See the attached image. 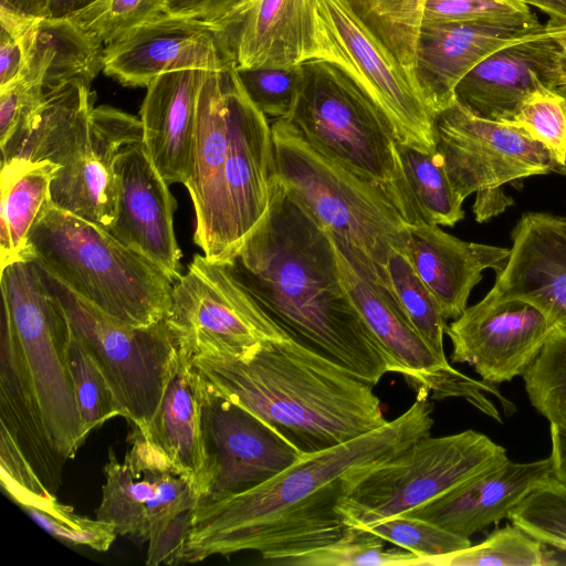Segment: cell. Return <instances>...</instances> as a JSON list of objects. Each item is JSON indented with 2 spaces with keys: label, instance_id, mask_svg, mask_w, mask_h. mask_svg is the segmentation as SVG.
I'll return each instance as SVG.
<instances>
[{
  "label": "cell",
  "instance_id": "obj_23",
  "mask_svg": "<svg viewBox=\"0 0 566 566\" xmlns=\"http://www.w3.org/2000/svg\"><path fill=\"white\" fill-rule=\"evenodd\" d=\"M512 241L486 295L531 303L556 327H566V235L552 214L531 212L516 223Z\"/></svg>",
  "mask_w": 566,
  "mask_h": 566
},
{
  "label": "cell",
  "instance_id": "obj_37",
  "mask_svg": "<svg viewBox=\"0 0 566 566\" xmlns=\"http://www.w3.org/2000/svg\"><path fill=\"white\" fill-rule=\"evenodd\" d=\"M69 358L78 413L88 436L93 429L123 413L95 355L72 327Z\"/></svg>",
  "mask_w": 566,
  "mask_h": 566
},
{
  "label": "cell",
  "instance_id": "obj_19",
  "mask_svg": "<svg viewBox=\"0 0 566 566\" xmlns=\"http://www.w3.org/2000/svg\"><path fill=\"white\" fill-rule=\"evenodd\" d=\"M117 206L107 231L174 283L182 275L181 251L174 231L177 201L143 144L123 148L115 164Z\"/></svg>",
  "mask_w": 566,
  "mask_h": 566
},
{
  "label": "cell",
  "instance_id": "obj_29",
  "mask_svg": "<svg viewBox=\"0 0 566 566\" xmlns=\"http://www.w3.org/2000/svg\"><path fill=\"white\" fill-rule=\"evenodd\" d=\"M142 434L172 467L195 480L198 492L205 469L201 380L179 350L158 409Z\"/></svg>",
  "mask_w": 566,
  "mask_h": 566
},
{
  "label": "cell",
  "instance_id": "obj_3",
  "mask_svg": "<svg viewBox=\"0 0 566 566\" xmlns=\"http://www.w3.org/2000/svg\"><path fill=\"white\" fill-rule=\"evenodd\" d=\"M219 395L253 413L304 454L382 427L371 382L287 337L237 357L190 359Z\"/></svg>",
  "mask_w": 566,
  "mask_h": 566
},
{
  "label": "cell",
  "instance_id": "obj_28",
  "mask_svg": "<svg viewBox=\"0 0 566 566\" xmlns=\"http://www.w3.org/2000/svg\"><path fill=\"white\" fill-rule=\"evenodd\" d=\"M94 101L91 86L77 81L46 93L42 104L0 144L1 164L65 165L88 139Z\"/></svg>",
  "mask_w": 566,
  "mask_h": 566
},
{
  "label": "cell",
  "instance_id": "obj_20",
  "mask_svg": "<svg viewBox=\"0 0 566 566\" xmlns=\"http://www.w3.org/2000/svg\"><path fill=\"white\" fill-rule=\"evenodd\" d=\"M140 143V118L107 105L94 107L86 144L51 181L52 205L107 230L116 216L117 156L123 148Z\"/></svg>",
  "mask_w": 566,
  "mask_h": 566
},
{
  "label": "cell",
  "instance_id": "obj_18",
  "mask_svg": "<svg viewBox=\"0 0 566 566\" xmlns=\"http://www.w3.org/2000/svg\"><path fill=\"white\" fill-rule=\"evenodd\" d=\"M103 53L104 73L133 87H147L174 71H213L233 63L211 24L171 14L128 31Z\"/></svg>",
  "mask_w": 566,
  "mask_h": 566
},
{
  "label": "cell",
  "instance_id": "obj_56",
  "mask_svg": "<svg viewBox=\"0 0 566 566\" xmlns=\"http://www.w3.org/2000/svg\"><path fill=\"white\" fill-rule=\"evenodd\" d=\"M556 40L559 44L557 57V85L566 83V25L558 27Z\"/></svg>",
  "mask_w": 566,
  "mask_h": 566
},
{
  "label": "cell",
  "instance_id": "obj_40",
  "mask_svg": "<svg viewBox=\"0 0 566 566\" xmlns=\"http://www.w3.org/2000/svg\"><path fill=\"white\" fill-rule=\"evenodd\" d=\"M509 518L544 545L566 551V483L552 476L528 493Z\"/></svg>",
  "mask_w": 566,
  "mask_h": 566
},
{
  "label": "cell",
  "instance_id": "obj_27",
  "mask_svg": "<svg viewBox=\"0 0 566 566\" xmlns=\"http://www.w3.org/2000/svg\"><path fill=\"white\" fill-rule=\"evenodd\" d=\"M205 72L165 73L146 87L140 108L142 144L169 185H186L191 176L198 95Z\"/></svg>",
  "mask_w": 566,
  "mask_h": 566
},
{
  "label": "cell",
  "instance_id": "obj_55",
  "mask_svg": "<svg viewBox=\"0 0 566 566\" xmlns=\"http://www.w3.org/2000/svg\"><path fill=\"white\" fill-rule=\"evenodd\" d=\"M548 15V24L553 27L566 25V0H521Z\"/></svg>",
  "mask_w": 566,
  "mask_h": 566
},
{
  "label": "cell",
  "instance_id": "obj_45",
  "mask_svg": "<svg viewBox=\"0 0 566 566\" xmlns=\"http://www.w3.org/2000/svg\"><path fill=\"white\" fill-rule=\"evenodd\" d=\"M510 124L525 129L566 167V103L555 90L530 95Z\"/></svg>",
  "mask_w": 566,
  "mask_h": 566
},
{
  "label": "cell",
  "instance_id": "obj_53",
  "mask_svg": "<svg viewBox=\"0 0 566 566\" xmlns=\"http://www.w3.org/2000/svg\"><path fill=\"white\" fill-rule=\"evenodd\" d=\"M0 11L23 19L46 17V0H0Z\"/></svg>",
  "mask_w": 566,
  "mask_h": 566
},
{
  "label": "cell",
  "instance_id": "obj_21",
  "mask_svg": "<svg viewBox=\"0 0 566 566\" xmlns=\"http://www.w3.org/2000/svg\"><path fill=\"white\" fill-rule=\"evenodd\" d=\"M317 0H244L211 24L237 69L291 67L319 59Z\"/></svg>",
  "mask_w": 566,
  "mask_h": 566
},
{
  "label": "cell",
  "instance_id": "obj_17",
  "mask_svg": "<svg viewBox=\"0 0 566 566\" xmlns=\"http://www.w3.org/2000/svg\"><path fill=\"white\" fill-rule=\"evenodd\" d=\"M229 65L205 72L198 95L191 176L185 185L196 213L193 241L209 260L221 263L232 254L224 184Z\"/></svg>",
  "mask_w": 566,
  "mask_h": 566
},
{
  "label": "cell",
  "instance_id": "obj_58",
  "mask_svg": "<svg viewBox=\"0 0 566 566\" xmlns=\"http://www.w3.org/2000/svg\"><path fill=\"white\" fill-rule=\"evenodd\" d=\"M554 90L565 99L566 103V83L557 85Z\"/></svg>",
  "mask_w": 566,
  "mask_h": 566
},
{
  "label": "cell",
  "instance_id": "obj_5",
  "mask_svg": "<svg viewBox=\"0 0 566 566\" xmlns=\"http://www.w3.org/2000/svg\"><path fill=\"white\" fill-rule=\"evenodd\" d=\"M274 174L377 285L391 286L387 261L405 252L408 226L376 184L310 143L286 119L271 124Z\"/></svg>",
  "mask_w": 566,
  "mask_h": 566
},
{
  "label": "cell",
  "instance_id": "obj_8",
  "mask_svg": "<svg viewBox=\"0 0 566 566\" xmlns=\"http://www.w3.org/2000/svg\"><path fill=\"white\" fill-rule=\"evenodd\" d=\"M506 459L505 448L474 430L428 434L348 475L336 510L348 527L366 528L438 499Z\"/></svg>",
  "mask_w": 566,
  "mask_h": 566
},
{
  "label": "cell",
  "instance_id": "obj_57",
  "mask_svg": "<svg viewBox=\"0 0 566 566\" xmlns=\"http://www.w3.org/2000/svg\"><path fill=\"white\" fill-rule=\"evenodd\" d=\"M552 219L556 227L566 235V217L552 214Z\"/></svg>",
  "mask_w": 566,
  "mask_h": 566
},
{
  "label": "cell",
  "instance_id": "obj_48",
  "mask_svg": "<svg viewBox=\"0 0 566 566\" xmlns=\"http://www.w3.org/2000/svg\"><path fill=\"white\" fill-rule=\"evenodd\" d=\"M193 511L187 509L177 514L147 543V565H177L185 562Z\"/></svg>",
  "mask_w": 566,
  "mask_h": 566
},
{
  "label": "cell",
  "instance_id": "obj_33",
  "mask_svg": "<svg viewBox=\"0 0 566 566\" xmlns=\"http://www.w3.org/2000/svg\"><path fill=\"white\" fill-rule=\"evenodd\" d=\"M386 269L392 291L411 325L434 356L449 365L443 348L447 319L437 298L418 276L403 251L394 250Z\"/></svg>",
  "mask_w": 566,
  "mask_h": 566
},
{
  "label": "cell",
  "instance_id": "obj_31",
  "mask_svg": "<svg viewBox=\"0 0 566 566\" xmlns=\"http://www.w3.org/2000/svg\"><path fill=\"white\" fill-rule=\"evenodd\" d=\"M59 166L50 161L11 160L1 164L0 263L22 260L29 233L50 199Z\"/></svg>",
  "mask_w": 566,
  "mask_h": 566
},
{
  "label": "cell",
  "instance_id": "obj_51",
  "mask_svg": "<svg viewBox=\"0 0 566 566\" xmlns=\"http://www.w3.org/2000/svg\"><path fill=\"white\" fill-rule=\"evenodd\" d=\"M510 205L512 200L501 190V187L479 191L473 205L475 219L480 222L485 221L505 210Z\"/></svg>",
  "mask_w": 566,
  "mask_h": 566
},
{
  "label": "cell",
  "instance_id": "obj_26",
  "mask_svg": "<svg viewBox=\"0 0 566 566\" xmlns=\"http://www.w3.org/2000/svg\"><path fill=\"white\" fill-rule=\"evenodd\" d=\"M405 253L437 298L446 319L458 318L486 269L499 271L510 249L467 242L422 220L408 226Z\"/></svg>",
  "mask_w": 566,
  "mask_h": 566
},
{
  "label": "cell",
  "instance_id": "obj_14",
  "mask_svg": "<svg viewBox=\"0 0 566 566\" xmlns=\"http://www.w3.org/2000/svg\"><path fill=\"white\" fill-rule=\"evenodd\" d=\"M124 460L109 450L96 518L112 524L117 535L148 543L177 514L196 509L195 480L172 467L133 428Z\"/></svg>",
  "mask_w": 566,
  "mask_h": 566
},
{
  "label": "cell",
  "instance_id": "obj_32",
  "mask_svg": "<svg viewBox=\"0 0 566 566\" xmlns=\"http://www.w3.org/2000/svg\"><path fill=\"white\" fill-rule=\"evenodd\" d=\"M398 160L422 221L453 227L463 219V199L454 190L441 157L397 140Z\"/></svg>",
  "mask_w": 566,
  "mask_h": 566
},
{
  "label": "cell",
  "instance_id": "obj_2",
  "mask_svg": "<svg viewBox=\"0 0 566 566\" xmlns=\"http://www.w3.org/2000/svg\"><path fill=\"white\" fill-rule=\"evenodd\" d=\"M224 264L293 340L375 386L388 373L340 279L332 235L275 174L265 218Z\"/></svg>",
  "mask_w": 566,
  "mask_h": 566
},
{
  "label": "cell",
  "instance_id": "obj_43",
  "mask_svg": "<svg viewBox=\"0 0 566 566\" xmlns=\"http://www.w3.org/2000/svg\"><path fill=\"white\" fill-rule=\"evenodd\" d=\"M237 73L250 99L268 118L276 120L290 116L303 83L302 64L237 69Z\"/></svg>",
  "mask_w": 566,
  "mask_h": 566
},
{
  "label": "cell",
  "instance_id": "obj_39",
  "mask_svg": "<svg viewBox=\"0 0 566 566\" xmlns=\"http://www.w3.org/2000/svg\"><path fill=\"white\" fill-rule=\"evenodd\" d=\"M168 14L167 0H97L69 19L93 41L108 44Z\"/></svg>",
  "mask_w": 566,
  "mask_h": 566
},
{
  "label": "cell",
  "instance_id": "obj_52",
  "mask_svg": "<svg viewBox=\"0 0 566 566\" xmlns=\"http://www.w3.org/2000/svg\"><path fill=\"white\" fill-rule=\"evenodd\" d=\"M549 423L553 478L566 483V423Z\"/></svg>",
  "mask_w": 566,
  "mask_h": 566
},
{
  "label": "cell",
  "instance_id": "obj_11",
  "mask_svg": "<svg viewBox=\"0 0 566 566\" xmlns=\"http://www.w3.org/2000/svg\"><path fill=\"white\" fill-rule=\"evenodd\" d=\"M321 60L347 75L392 125L399 143L436 150L434 117L417 83L347 0L316 1Z\"/></svg>",
  "mask_w": 566,
  "mask_h": 566
},
{
  "label": "cell",
  "instance_id": "obj_50",
  "mask_svg": "<svg viewBox=\"0 0 566 566\" xmlns=\"http://www.w3.org/2000/svg\"><path fill=\"white\" fill-rule=\"evenodd\" d=\"M244 0H167L169 14L213 24Z\"/></svg>",
  "mask_w": 566,
  "mask_h": 566
},
{
  "label": "cell",
  "instance_id": "obj_9",
  "mask_svg": "<svg viewBox=\"0 0 566 566\" xmlns=\"http://www.w3.org/2000/svg\"><path fill=\"white\" fill-rule=\"evenodd\" d=\"M38 266L46 285L64 307L72 329L99 363L123 417L145 433L178 357L177 344L165 318L149 326L122 322Z\"/></svg>",
  "mask_w": 566,
  "mask_h": 566
},
{
  "label": "cell",
  "instance_id": "obj_38",
  "mask_svg": "<svg viewBox=\"0 0 566 566\" xmlns=\"http://www.w3.org/2000/svg\"><path fill=\"white\" fill-rule=\"evenodd\" d=\"M532 406L549 422L566 423V327H556L522 375Z\"/></svg>",
  "mask_w": 566,
  "mask_h": 566
},
{
  "label": "cell",
  "instance_id": "obj_24",
  "mask_svg": "<svg viewBox=\"0 0 566 566\" xmlns=\"http://www.w3.org/2000/svg\"><path fill=\"white\" fill-rule=\"evenodd\" d=\"M546 28H518L480 21L421 24L415 78L433 117L454 101L458 83L493 52Z\"/></svg>",
  "mask_w": 566,
  "mask_h": 566
},
{
  "label": "cell",
  "instance_id": "obj_25",
  "mask_svg": "<svg viewBox=\"0 0 566 566\" xmlns=\"http://www.w3.org/2000/svg\"><path fill=\"white\" fill-rule=\"evenodd\" d=\"M552 476L551 457L523 463L506 459L402 515L422 518L470 538L486 526L509 518L528 493Z\"/></svg>",
  "mask_w": 566,
  "mask_h": 566
},
{
  "label": "cell",
  "instance_id": "obj_10",
  "mask_svg": "<svg viewBox=\"0 0 566 566\" xmlns=\"http://www.w3.org/2000/svg\"><path fill=\"white\" fill-rule=\"evenodd\" d=\"M165 321L189 359L237 357L261 343L289 337L224 263L205 254H195L174 283Z\"/></svg>",
  "mask_w": 566,
  "mask_h": 566
},
{
  "label": "cell",
  "instance_id": "obj_36",
  "mask_svg": "<svg viewBox=\"0 0 566 566\" xmlns=\"http://www.w3.org/2000/svg\"><path fill=\"white\" fill-rule=\"evenodd\" d=\"M545 546L513 524L494 531L478 545L430 558L426 566H541L557 564L558 562L551 559Z\"/></svg>",
  "mask_w": 566,
  "mask_h": 566
},
{
  "label": "cell",
  "instance_id": "obj_16",
  "mask_svg": "<svg viewBox=\"0 0 566 566\" xmlns=\"http://www.w3.org/2000/svg\"><path fill=\"white\" fill-rule=\"evenodd\" d=\"M227 106L224 184L232 256L270 209L274 150L269 118L245 93L233 63L227 70Z\"/></svg>",
  "mask_w": 566,
  "mask_h": 566
},
{
  "label": "cell",
  "instance_id": "obj_54",
  "mask_svg": "<svg viewBox=\"0 0 566 566\" xmlns=\"http://www.w3.org/2000/svg\"><path fill=\"white\" fill-rule=\"evenodd\" d=\"M97 0H46V17L50 19H69Z\"/></svg>",
  "mask_w": 566,
  "mask_h": 566
},
{
  "label": "cell",
  "instance_id": "obj_22",
  "mask_svg": "<svg viewBox=\"0 0 566 566\" xmlns=\"http://www.w3.org/2000/svg\"><path fill=\"white\" fill-rule=\"evenodd\" d=\"M558 27L546 28L493 52L476 64L454 90V98L473 115L512 123L523 102L557 86Z\"/></svg>",
  "mask_w": 566,
  "mask_h": 566
},
{
  "label": "cell",
  "instance_id": "obj_7",
  "mask_svg": "<svg viewBox=\"0 0 566 566\" xmlns=\"http://www.w3.org/2000/svg\"><path fill=\"white\" fill-rule=\"evenodd\" d=\"M302 69V87L286 120L317 148L379 186L409 224L420 221L384 112L337 65L316 59Z\"/></svg>",
  "mask_w": 566,
  "mask_h": 566
},
{
  "label": "cell",
  "instance_id": "obj_49",
  "mask_svg": "<svg viewBox=\"0 0 566 566\" xmlns=\"http://www.w3.org/2000/svg\"><path fill=\"white\" fill-rule=\"evenodd\" d=\"M28 21L30 20L0 11V88L21 76L23 70L21 31Z\"/></svg>",
  "mask_w": 566,
  "mask_h": 566
},
{
  "label": "cell",
  "instance_id": "obj_13",
  "mask_svg": "<svg viewBox=\"0 0 566 566\" xmlns=\"http://www.w3.org/2000/svg\"><path fill=\"white\" fill-rule=\"evenodd\" d=\"M200 380L205 469L197 505L250 490L304 455L266 422Z\"/></svg>",
  "mask_w": 566,
  "mask_h": 566
},
{
  "label": "cell",
  "instance_id": "obj_42",
  "mask_svg": "<svg viewBox=\"0 0 566 566\" xmlns=\"http://www.w3.org/2000/svg\"><path fill=\"white\" fill-rule=\"evenodd\" d=\"M480 21L518 28L543 23L521 0H427L421 24Z\"/></svg>",
  "mask_w": 566,
  "mask_h": 566
},
{
  "label": "cell",
  "instance_id": "obj_47",
  "mask_svg": "<svg viewBox=\"0 0 566 566\" xmlns=\"http://www.w3.org/2000/svg\"><path fill=\"white\" fill-rule=\"evenodd\" d=\"M43 88L23 78L0 88V144L44 101Z\"/></svg>",
  "mask_w": 566,
  "mask_h": 566
},
{
  "label": "cell",
  "instance_id": "obj_41",
  "mask_svg": "<svg viewBox=\"0 0 566 566\" xmlns=\"http://www.w3.org/2000/svg\"><path fill=\"white\" fill-rule=\"evenodd\" d=\"M364 530L399 548L409 551L426 566L430 558L448 555L471 546L469 537L447 531L422 518L397 515L379 521Z\"/></svg>",
  "mask_w": 566,
  "mask_h": 566
},
{
  "label": "cell",
  "instance_id": "obj_15",
  "mask_svg": "<svg viewBox=\"0 0 566 566\" xmlns=\"http://www.w3.org/2000/svg\"><path fill=\"white\" fill-rule=\"evenodd\" d=\"M555 328L531 303L485 295L447 326L446 334L453 363L469 364L483 381L500 385L527 370Z\"/></svg>",
  "mask_w": 566,
  "mask_h": 566
},
{
  "label": "cell",
  "instance_id": "obj_6",
  "mask_svg": "<svg viewBox=\"0 0 566 566\" xmlns=\"http://www.w3.org/2000/svg\"><path fill=\"white\" fill-rule=\"evenodd\" d=\"M23 259H32L106 314L134 326L163 321L174 282L105 228L49 199L35 220Z\"/></svg>",
  "mask_w": 566,
  "mask_h": 566
},
{
  "label": "cell",
  "instance_id": "obj_46",
  "mask_svg": "<svg viewBox=\"0 0 566 566\" xmlns=\"http://www.w3.org/2000/svg\"><path fill=\"white\" fill-rule=\"evenodd\" d=\"M0 482L21 509H46L57 500L36 474L8 430L0 426Z\"/></svg>",
  "mask_w": 566,
  "mask_h": 566
},
{
  "label": "cell",
  "instance_id": "obj_1",
  "mask_svg": "<svg viewBox=\"0 0 566 566\" xmlns=\"http://www.w3.org/2000/svg\"><path fill=\"white\" fill-rule=\"evenodd\" d=\"M429 398L427 392H417L415 402L382 427L304 454L250 490L197 505L184 563L256 552L265 564L280 566L287 557L339 539L348 528L336 510L345 479L430 434L433 408Z\"/></svg>",
  "mask_w": 566,
  "mask_h": 566
},
{
  "label": "cell",
  "instance_id": "obj_35",
  "mask_svg": "<svg viewBox=\"0 0 566 566\" xmlns=\"http://www.w3.org/2000/svg\"><path fill=\"white\" fill-rule=\"evenodd\" d=\"M374 533L348 527L337 541L285 558L280 566H421V558L406 549H386Z\"/></svg>",
  "mask_w": 566,
  "mask_h": 566
},
{
  "label": "cell",
  "instance_id": "obj_12",
  "mask_svg": "<svg viewBox=\"0 0 566 566\" xmlns=\"http://www.w3.org/2000/svg\"><path fill=\"white\" fill-rule=\"evenodd\" d=\"M436 151L464 200L524 177L566 176L552 153L522 127L478 117L453 102L434 116Z\"/></svg>",
  "mask_w": 566,
  "mask_h": 566
},
{
  "label": "cell",
  "instance_id": "obj_34",
  "mask_svg": "<svg viewBox=\"0 0 566 566\" xmlns=\"http://www.w3.org/2000/svg\"><path fill=\"white\" fill-rule=\"evenodd\" d=\"M347 1L416 82V46L427 0Z\"/></svg>",
  "mask_w": 566,
  "mask_h": 566
},
{
  "label": "cell",
  "instance_id": "obj_30",
  "mask_svg": "<svg viewBox=\"0 0 566 566\" xmlns=\"http://www.w3.org/2000/svg\"><path fill=\"white\" fill-rule=\"evenodd\" d=\"M23 70L20 78L44 93L71 82L88 86L103 71L102 44L90 39L70 19L39 18L21 31Z\"/></svg>",
  "mask_w": 566,
  "mask_h": 566
},
{
  "label": "cell",
  "instance_id": "obj_4",
  "mask_svg": "<svg viewBox=\"0 0 566 566\" xmlns=\"http://www.w3.org/2000/svg\"><path fill=\"white\" fill-rule=\"evenodd\" d=\"M0 287V379L36 408L66 463L87 438L70 368L69 317L32 259L2 268Z\"/></svg>",
  "mask_w": 566,
  "mask_h": 566
},
{
  "label": "cell",
  "instance_id": "obj_44",
  "mask_svg": "<svg viewBox=\"0 0 566 566\" xmlns=\"http://www.w3.org/2000/svg\"><path fill=\"white\" fill-rule=\"evenodd\" d=\"M22 510L52 537L70 546L106 552L117 536L112 524L78 515L71 506L59 501L48 509Z\"/></svg>",
  "mask_w": 566,
  "mask_h": 566
}]
</instances>
